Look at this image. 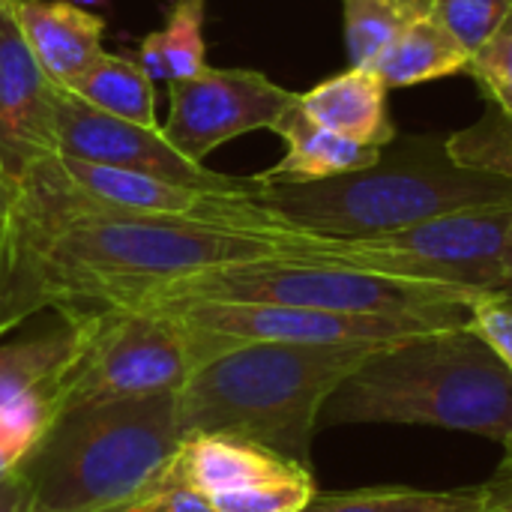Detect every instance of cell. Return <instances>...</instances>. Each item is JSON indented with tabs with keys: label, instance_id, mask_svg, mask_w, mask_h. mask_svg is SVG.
I'll use <instances>...</instances> for the list:
<instances>
[{
	"label": "cell",
	"instance_id": "23",
	"mask_svg": "<svg viewBox=\"0 0 512 512\" xmlns=\"http://www.w3.org/2000/svg\"><path fill=\"white\" fill-rule=\"evenodd\" d=\"M162 48L168 63V81L198 75L204 60V0H174L165 18Z\"/></svg>",
	"mask_w": 512,
	"mask_h": 512
},
{
	"label": "cell",
	"instance_id": "33",
	"mask_svg": "<svg viewBox=\"0 0 512 512\" xmlns=\"http://www.w3.org/2000/svg\"><path fill=\"white\" fill-rule=\"evenodd\" d=\"M66 3H78V6H108L111 0H66Z\"/></svg>",
	"mask_w": 512,
	"mask_h": 512
},
{
	"label": "cell",
	"instance_id": "5",
	"mask_svg": "<svg viewBox=\"0 0 512 512\" xmlns=\"http://www.w3.org/2000/svg\"><path fill=\"white\" fill-rule=\"evenodd\" d=\"M171 300L276 303L342 315L429 318L441 324H468L471 306L477 303L471 294L456 288L369 273L336 261L270 258L186 276L123 306H153Z\"/></svg>",
	"mask_w": 512,
	"mask_h": 512
},
{
	"label": "cell",
	"instance_id": "4",
	"mask_svg": "<svg viewBox=\"0 0 512 512\" xmlns=\"http://www.w3.org/2000/svg\"><path fill=\"white\" fill-rule=\"evenodd\" d=\"M258 180L261 207L336 240L378 237L453 210L512 201V177L456 162L447 138L396 135L372 165L324 180Z\"/></svg>",
	"mask_w": 512,
	"mask_h": 512
},
{
	"label": "cell",
	"instance_id": "24",
	"mask_svg": "<svg viewBox=\"0 0 512 512\" xmlns=\"http://www.w3.org/2000/svg\"><path fill=\"white\" fill-rule=\"evenodd\" d=\"M512 0H429V15L474 57L507 21Z\"/></svg>",
	"mask_w": 512,
	"mask_h": 512
},
{
	"label": "cell",
	"instance_id": "26",
	"mask_svg": "<svg viewBox=\"0 0 512 512\" xmlns=\"http://www.w3.org/2000/svg\"><path fill=\"white\" fill-rule=\"evenodd\" d=\"M156 512H219L207 495H201L198 489L180 483L174 474H168V480L162 483V489L156 492Z\"/></svg>",
	"mask_w": 512,
	"mask_h": 512
},
{
	"label": "cell",
	"instance_id": "11",
	"mask_svg": "<svg viewBox=\"0 0 512 512\" xmlns=\"http://www.w3.org/2000/svg\"><path fill=\"white\" fill-rule=\"evenodd\" d=\"M297 96L255 69L204 66L192 78L168 81L171 108L162 132L183 156L204 162L237 135L273 129Z\"/></svg>",
	"mask_w": 512,
	"mask_h": 512
},
{
	"label": "cell",
	"instance_id": "13",
	"mask_svg": "<svg viewBox=\"0 0 512 512\" xmlns=\"http://www.w3.org/2000/svg\"><path fill=\"white\" fill-rule=\"evenodd\" d=\"M60 165L69 174V180L78 183L87 195L117 210H129L141 216L210 222V225H234V228H294L249 195L204 192L153 174L108 168L72 156H60Z\"/></svg>",
	"mask_w": 512,
	"mask_h": 512
},
{
	"label": "cell",
	"instance_id": "19",
	"mask_svg": "<svg viewBox=\"0 0 512 512\" xmlns=\"http://www.w3.org/2000/svg\"><path fill=\"white\" fill-rule=\"evenodd\" d=\"M468 63L471 54L432 15H420L393 39L372 72L393 90L468 72Z\"/></svg>",
	"mask_w": 512,
	"mask_h": 512
},
{
	"label": "cell",
	"instance_id": "18",
	"mask_svg": "<svg viewBox=\"0 0 512 512\" xmlns=\"http://www.w3.org/2000/svg\"><path fill=\"white\" fill-rule=\"evenodd\" d=\"M45 309L24 216V189L0 165V339Z\"/></svg>",
	"mask_w": 512,
	"mask_h": 512
},
{
	"label": "cell",
	"instance_id": "10",
	"mask_svg": "<svg viewBox=\"0 0 512 512\" xmlns=\"http://www.w3.org/2000/svg\"><path fill=\"white\" fill-rule=\"evenodd\" d=\"M171 474L219 512H300L318 495L312 468L228 435H186Z\"/></svg>",
	"mask_w": 512,
	"mask_h": 512
},
{
	"label": "cell",
	"instance_id": "31",
	"mask_svg": "<svg viewBox=\"0 0 512 512\" xmlns=\"http://www.w3.org/2000/svg\"><path fill=\"white\" fill-rule=\"evenodd\" d=\"M489 483H495V486H510L512 483V438L504 444V459H501V465Z\"/></svg>",
	"mask_w": 512,
	"mask_h": 512
},
{
	"label": "cell",
	"instance_id": "16",
	"mask_svg": "<svg viewBox=\"0 0 512 512\" xmlns=\"http://www.w3.org/2000/svg\"><path fill=\"white\" fill-rule=\"evenodd\" d=\"M387 93L390 87L378 72L348 66L345 72L300 93V108L321 126L357 144L384 150L396 138V126L387 114Z\"/></svg>",
	"mask_w": 512,
	"mask_h": 512
},
{
	"label": "cell",
	"instance_id": "12",
	"mask_svg": "<svg viewBox=\"0 0 512 512\" xmlns=\"http://www.w3.org/2000/svg\"><path fill=\"white\" fill-rule=\"evenodd\" d=\"M57 93L33 57L15 0H0V165L21 186L24 177L57 156Z\"/></svg>",
	"mask_w": 512,
	"mask_h": 512
},
{
	"label": "cell",
	"instance_id": "8",
	"mask_svg": "<svg viewBox=\"0 0 512 512\" xmlns=\"http://www.w3.org/2000/svg\"><path fill=\"white\" fill-rule=\"evenodd\" d=\"M147 309L165 312L189 339L195 369L210 357L246 342L285 345H384L414 333H429L441 324L429 318H387V315H342L276 303H219V300H171Z\"/></svg>",
	"mask_w": 512,
	"mask_h": 512
},
{
	"label": "cell",
	"instance_id": "3",
	"mask_svg": "<svg viewBox=\"0 0 512 512\" xmlns=\"http://www.w3.org/2000/svg\"><path fill=\"white\" fill-rule=\"evenodd\" d=\"M378 345L246 342L201 363L177 390L186 435H228L312 468V438L336 387Z\"/></svg>",
	"mask_w": 512,
	"mask_h": 512
},
{
	"label": "cell",
	"instance_id": "28",
	"mask_svg": "<svg viewBox=\"0 0 512 512\" xmlns=\"http://www.w3.org/2000/svg\"><path fill=\"white\" fill-rule=\"evenodd\" d=\"M27 507V480L21 471H12L0 480V512H24Z\"/></svg>",
	"mask_w": 512,
	"mask_h": 512
},
{
	"label": "cell",
	"instance_id": "32",
	"mask_svg": "<svg viewBox=\"0 0 512 512\" xmlns=\"http://www.w3.org/2000/svg\"><path fill=\"white\" fill-rule=\"evenodd\" d=\"M123 512H156V495H150L147 501H141V504H135V507H129V510Z\"/></svg>",
	"mask_w": 512,
	"mask_h": 512
},
{
	"label": "cell",
	"instance_id": "1",
	"mask_svg": "<svg viewBox=\"0 0 512 512\" xmlns=\"http://www.w3.org/2000/svg\"><path fill=\"white\" fill-rule=\"evenodd\" d=\"M324 423H399L512 438V372L471 324L378 345L327 399Z\"/></svg>",
	"mask_w": 512,
	"mask_h": 512
},
{
	"label": "cell",
	"instance_id": "25",
	"mask_svg": "<svg viewBox=\"0 0 512 512\" xmlns=\"http://www.w3.org/2000/svg\"><path fill=\"white\" fill-rule=\"evenodd\" d=\"M471 330L504 360L512 372V300L510 297H483L471 306Z\"/></svg>",
	"mask_w": 512,
	"mask_h": 512
},
{
	"label": "cell",
	"instance_id": "14",
	"mask_svg": "<svg viewBox=\"0 0 512 512\" xmlns=\"http://www.w3.org/2000/svg\"><path fill=\"white\" fill-rule=\"evenodd\" d=\"M468 75L483 96V117L447 138L456 162L512 177V12L501 30L471 57Z\"/></svg>",
	"mask_w": 512,
	"mask_h": 512
},
{
	"label": "cell",
	"instance_id": "17",
	"mask_svg": "<svg viewBox=\"0 0 512 512\" xmlns=\"http://www.w3.org/2000/svg\"><path fill=\"white\" fill-rule=\"evenodd\" d=\"M270 132H276L285 141V156L270 171L261 174L267 180H288V183L324 180V177L360 171L381 156L378 147L357 144V141L321 126L318 120H312L300 108V96L273 123Z\"/></svg>",
	"mask_w": 512,
	"mask_h": 512
},
{
	"label": "cell",
	"instance_id": "9",
	"mask_svg": "<svg viewBox=\"0 0 512 512\" xmlns=\"http://www.w3.org/2000/svg\"><path fill=\"white\" fill-rule=\"evenodd\" d=\"M57 147L60 156L153 174L180 186L222 192V195H249L255 198L261 189L258 177H228L204 168L183 156L162 132V126H141L114 114H105L87 105L78 93L60 87L57 93Z\"/></svg>",
	"mask_w": 512,
	"mask_h": 512
},
{
	"label": "cell",
	"instance_id": "15",
	"mask_svg": "<svg viewBox=\"0 0 512 512\" xmlns=\"http://www.w3.org/2000/svg\"><path fill=\"white\" fill-rule=\"evenodd\" d=\"M15 12L33 57L39 60L45 75L66 90H72L87 66L105 51V21L78 3L15 0Z\"/></svg>",
	"mask_w": 512,
	"mask_h": 512
},
{
	"label": "cell",
	"instance_id": "7",
	"mask_svg": "<svg viewBox=\"0 0 512 512\" xmlns=\"http://www.w3.org/2000/svg\"><path fill=\"white\" fill-rule=\"evenodd\" d=\"M63 318L78 324V348L60 381V411L177 393L195 372L183 327L159 309L96 306Z\"/></svg>",
	"mask_w": 512,
	"mask_h": 512
},
{
	"label": "cell",
	"instance_id": "29",
	"mask_svg": "<svg viewBox=\"0 0 512 512\" xmlns=\"http://www.w3.org/2000/svg\"><path fill=\"white\" fill-rule=\"evenodd\" d=\"M483 495H486L483 512H512V483L510 486L486 483V486H483Z\"/></svg>",
	"mask_w": 512,
	"mask_h": 512
},
{
	"label": "cell",
	"instance_id": "2",
	"mask_svg": "<svg viewBox=\"0 0 512 512\" xmlns=\"http://www.w3.org/2000/svg\"><path fill=\"white\" fill-rule=\"evenodd\" d=\"M183 438L177 393L66 408L18 465L24 512L129 510L162 489Z\"/></svg>",
	"mask_w": 512,
	"mask_h": 512
},
{
	"label": "cell",
	"instance_id": "22",
	"mask_svg": "<svg viewBox=\"0 0 512 512\" xmlns=\"http://www.w3.org/2000/svg\"><path fill=\"white\" fill-rule=\"evenodd\" d=\"M345 45L351 66L375 69L393 39L420 15H429V0H342Z\"/></svg>",
	"mask_w": 512,
	"mask_h": 512
},
{
	"label": "cell",
	"instance_id": "20",
	"mask_svg": "<svg viewBox=\"0 0 512 512\" xmlns=\"http://www.w3.org/2000/svg\"><path fill=\"white\" fill-rule=\"evenodd\" d=\"M72 93H78L87 105L105 114H114L141 126H159L153 78L144 72V66L135 57L102 51L87 66V72L75 81Z\"/></svg>",
	"mask_w": 512,
	"mask_h": 512
},
{
	"label": "cell",
	"instance_id": "21",
	"mask_svg": "<svg viewBox=\"0 0 512 512\" xmlns=\"http://www.w3.org/2000/svg\"><path fill=\"white\" fill-rule=\"evenodd\" d=\"M483 486L474 489H411V486H375L354 492L315 495L300 512H483Z\"/></svg>",
	"mask_w": 512,
	"mask_h": 512
},
{
	"label": "cell",
	"instance_id": "27",
	"mask_svg": "<svg viewBox=\"0 0 512 512\" xmlns=\"http://www.w3.org/2000/svg\"><path fill=\"white\" fill-rule=\"evenodd\" d=\"M135 60L144 66V72L156 81V78H165L168 81V63H165V48H162V33H147L141 42H138V54Z\"/></svg>",
	"mask_w": 512,
	"mask_h": 512
},
{
	"label": "cell",
	"instance_id": "34",
	"mask_svg": "<svg viewBox=\"0 0 512 512\" xmlns=\"http://www.w3.org/2000/svg\"><path fill=\"white\" fill-rule=\"evenodd\" d=\"M510 255H512V228H510Z\"/></svg>",
	"mask_w": 512,
	"mask_h": 512
},
{
	"label": "cell",
	"instance_id": "30",
	"mask_svg": "<svg viewBox=\"0 0 512 512\" xmlns=\"http://www.w3.org/2000/svg\"><path fill=\"white\" fill-rule=\"evenodd\" d=\"M21 459H24V453L18 447H12L9 441L0 438V480H6L12 471H18Z\"/></svg>",
	"mask_w": 512,
	"mask_h": 512
},
{
	"label": "cell",
	"instance_id": "6",
	"mask_svg": "<svg viewBox=\"0 0 512 512\" xmlns=\"http://www.w3.org/2000/svg\"><path fill=\"white\" fill-rule=\"evenodd\" d=\"M512 201L453 210L390 234L336 240V264L512 300Z\"/></svg>",
	"mask_w": 512,
	"mask_h": 512
}]
</instances>
